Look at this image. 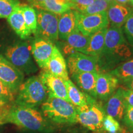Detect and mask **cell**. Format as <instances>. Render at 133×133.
Segmentation results:
<instances>
[{
	"instance_id": "ab89813d",
	"label": "cell",
	"mask_w": 133,
	"mask_h": 133,
	"mask_svg": "<svg viewBox=\"0 0 133 133\" xmlns=\"http://www.w3.org/2000/svg\"><path fill=\"white\" fill-rule=\"evenodd\" d=\"M129 3H130L131 6H133V0H129Z\"/></svg>"
},
{
	"instance_id": "7c38bea8",
	"label": "cell",
	"mask_w": 133,
	"mask_h": 133,
	"mask_svg": "<svg viewBox=\"0 0 133 133\" xmlns=\"http://www.w3.org/2000/svg\"><path fill=\"white\" fill-rule=\"evenodd\" d=\"M54 44L47 39L35 37L31 41V52L39 67L46 70Z\"/></svg>"
},
{
	"instance_id": "2e32d148",
	"label": "cell",
	"mask_w": 133,
	"mask_h": 133,
	"mask_svg": "<svg viewBox=\"0 0 133 133\" xmlns=\"http://www.w3.org/2000/svg\"><path fill=\"white\" fill-rule=\"evenodd\" d=\"M46 70L54 75L62 78L65 81L69 79L66 62L64 55L56 44L53 48Z\"/></svg>"
},
{
	"instance_id": "60d3db41",
	"label": "cell",
	"mask_w": 133,
	"mask_h": 133,
	"mask_svg": "<svg viewBox=\"0 0 133 133\" xmlns=\"http://www.w3.org/2000/svg\"><path fill=\"white\" fill-rule=\"evenodd\" d=\"M97 133H108V132H99V131H97Z\"/></svg>"
},
{
	"instance_id": "5bb4252c",
	"label": "cell",
	"mask_w": 133,
	"mask_h": 133,
	"mask_svg": "<svg viewBox=\"0 0 133 133\" xmlns=\"http://www.w3.org/2000/svg\"><path fill=\"white\" fill-rule=\"evenodd\" d=\"M89 38V36L83 35L77 29L60 43L61 49L65 56H67L75 52H82L87 47Z\"/></svg>"
},
{
	"instance_id": "6da1fadb",
	"label": "cell",
	"mask_w": 133,
	"mask_h": 133,
	"mask_svg": "<svg viewBox=\"0 0 133 133\" xmlns=\"http://www.w3.org/2000/svg\"><path fill=\"white\" fill-rule=\"evenodd\" d=\"M132 56L133 48L126 40L122 28H108L104 48L97 57L99 72H109Z\"/></svg>"
},
{
	"instance_id": "ac0fdd59",
	"label": "cell",
	"mask_w": 133,
	"mask_h": 133,
	"mask_svg": "<svg viewBox=\"0 0 133 133\" xmlns=\"http://www.w3.org/2000/svg\"><path fill=\"white\" fill-rule=\"evenodd\" d=\"M98 72H79L71 75V78L80 90L97 99L96 85Z\"/></svg>"
},
{
	"instance_id": "277c9868",
	"label": "cell",
	"mask_w": 133,
	"mask_h": 133,
	"mask_svg": "<svg viewBox=\"0 0 133 133\" xmlns=\"http://www.w3.org/2000/svg\"><path fill=\"white\" fill-rule=\"evenodd\" d=\"M48 94L38 76H32L24 80L15 95L17 105L38 109L48 98Z\"/></svg>"
},
{
	"instance_id": "4fadbf2b",
	"label": "cell",
	"mask_w": 133,
	"mask_h": 133,
	"mask_svg": "<svg viewBox=\"0 0 133 133\" xmlns=\"http://www.w3.org/2000/svg\"><path fill=\"white\" fill-rule=\"evenodd\" d=\"M118 78L109 72L98 73L96 85L97 99L106 102L119 87Z\"/></svg>"
},
{
	"instance_id": "8fae6325",
	"label": "cell",
	"mask_w": 133,
	"mask_h": 133,
	"mask_svg": "<svg viewBox=\"0 0 133 133\" xmlns=\"http://www.w3.org/2000/svg\"><path fill=\"white\" fill-rule=\"evenodd\" d=\"M38 76L45 86L48 96L61 98L69 102L65 80L51 74L46 70H43Z\"/></svg>"
},
{
	"instance_id": "d6986e66",
	"label": "cell",
	"mask_w": 133,
	"mask_h": 133,
	"mask_svg": "<svg viewBox=\"0 0 133 133\" xmlns=\"http://www.w3.org/2000/svg\"><path fill=\"white\" fill-rule=\"evenodd\" d=\"M77 29V11L70 9L60 16L58 23L59 39L64 41L73 31Z\"/></svg>"
},
{
	"instance_id": "d6a6232c",
	"label": "cell",
	"mask_w": 133,
	"mask_h": 133,
	"mask_svg": "<svg viewBox=\"0 0 133 133\" xmlns=\"http://www.w3.org/2000/svg\"><path fill=\"white\" fill-rule=\"evenodd\" d=\"M94 1V0H75L73 3L74 9L77 11L78 12H80L84 8L92 4Z\"/></svg>"
},
{
	"instance_id": "8992f818",
	"label": "cell",
	"mask_w": 133,
	"mask_h": 133,
	"mask_svg": "<svg viewBox=\"0 0 133 133\" xmlns=\"http://www.w3.org/2000/svg\"><path fill=\"white\" fill-rule=\"evenodd\" d=\"M77 120L89 130L97 132L102 129V123L105 116L104 107L97 101L80 107H76Z\"/></svg>"
},
{
	"instance_id": "7402d4cb",
	"label": "cell",
	"mask_w": 133,
	"mask_h": 133,
	"mask_svg": "<svg viewBox=\"0 0 133 133\" xmlns=\"http://www.w3.org/2000/svg\"><path fill=\"white\" fill-rule=\"evenodd\" d=\"M108 28L103 29L89 36L87 47L81 53L96 57H99L104 48L105 36Z\"/></svg>"
},
{
	"instance_id": "b9f144b4",
	"label": "cell",
	"mask_w": 133,
	"mask_h": 133,
	"mask_svg": "<svg viewBox=\"0 0 133 133\" xmlns=\"http://www.w3.org/2000/svg\"><path fill=\"white\" fill-rule=\"evenodd\" d=\"M132 133H133V131H132Z\"/></svg>"
},
{
	"instance_id": "3957f363",
	"label": "cell",
	"mask_w": 133,
	"mask_h": 133,
	"mask_svg": "<svg viewBox=\"0 0 133 133\" xmlns=\"http://www.w3.org/2000/svg\"><path fill=\"white\" fill-rule=\"evenodd\" d=\"M44 116L53 124H75L78 123L76 109L69 101L48 96L41 105Z\"/></svg>"
},
{
	"instance_id": "ffe728a7",
	"label": "cell",
	"mask_w": 133,
	"mask_h": 133,
	"mask_svg": "<svg viewBox=\"0 0 133 133\" xmlns=\"http://www.w3.org/2000/svg\"><path fill=\"white\" fill-rule=\"evenodd\" d=\"M66 84L69 102L75 107H83L96 101L94 98L80 90L70 79L66 81Z\"/></svg>"
},
{
	"instance_id": "4dcf8cb0",
	"label": "cell",
	"mask_w": 133,
	"mask_h": 133,
	"mask_svg": "<svg viewBox=\"0 0 133 133\" xmlns=\"http://www.w3.org/2000/svg\"><path fill=\"white\" fill-rule=\"evenodd\" d=\"M121 92L122 97L125 104L126 108L127 107H133V91L130 89H126L120 86Z\"/></svg>"
},
{
	"instance_id": "30bf717a",
	"label": "cell",
	"mask_w": 133,
	"mask_h": 133,
	"mask_svg": "<svg viewBox=\"0 0 133 133\" xmlns=\"http://www.w3.org/2000/svg\"><path fill=\"white\" fill-rule=\"evenodd\" d=\"M66 65L70 75L79 72H98L97 57L79 52L70 54L66 58Z\"/></svg>"
},
{
	"instance_id": "ba28073f",
	"label": "cell",
	"mask_w": 133,
	"mask_h": 133,
	"mask_svg": "<svg viewBox=\"0 0 133 133\" xmlns=\"http://www.w3.org/2000/svg\"><path fill=\"white\" fill-rule=\"evenodd\" d=\"M109 26L107 11L92 15H84L77 11V29L84 35L89 36Z\"/></svg>"
},
{
	"instance_id": "44dd1931",
	"label": "cell",
	"mask_w": 133,
	"mask_h": 133,
	"mask_svg": "<svg viewBox=\"0 0 133 133\" xmlns=\"http://www.w3.org/2000/svg\"><path fill=\"white\" fill-rule=\"evenodd\" d=\"M8 22L16 34L22 39H25L31 36V33L28 29L22 11L21 4L7 18Z\"/></svg>"
},
{
	"instance_id": "52a82bcc",
	"label": "cell",
	"mask_w": 133,
	"mask_h": 133,
	"mask_svg": "<svg viewBox=\"0 0 133 133\" xmlns=\"http://www.w3.org/2000/svg\"><path fill=\"white\" fill-rule=\"evenodd\" d=\"M37 14V30L35 37L47 39L56 44L59 40L58 23L61 15L41 9H36Z\"/></svg>"
},
{
	"instance_id": "f35d334b",
	"label": "cell",
	"mask_w": 133,
	"mask_h": 133,
	"mask_svg": "<svg viewBox=\"0 0 133 133\" xmlns=\"http://www.w3.org/2000/svg\"><path fill=\"white\" fill-rule=\"evenodd\" d=\"M68 1H69V2L70 3H71V4H73V3H74V1H75V0H68Z\"/></svg>"
},
{
	"instance_id": "d4e9b609",
	"label": "cell",
	"mask_w": 133,
	"mask_h": 133,
	"mask_svg": "<svg viewBox=\"0 0 133 133\" xmlns=\"http://www.w3.org/2000/svg\"><path fill=\"white\" fill-rule=\"evenodd\" d=\"M25 24L31 34L35 35L37 30V14L34 8L29 5H21Z\"/></svg>"
},
{
	"instance_id": "8d00e7d4",
	"label": "cell",
	"mask_w": 133,
	"mask_h": 133,
	"mask_svg": "<svg viewBox=\"0 0 133 133\" xmlns=\"http://www.w3.org/2000/svg\"><path fill=\"white\" fill-rule=\"evenodd\" d=\"M115 1L116 3L122 4H126V3L129 2V0H115Z\"/></svg>"
},
{
	"instance_id": "9a60e30c",
	"label": "cell",
	"mask_w": 133,
	"mask_h": 133,
	"mask_svg": "<svg viewBox=\"0 0 133 133\" xmlns=\"http://www.w3.org/2000/svg\"><path fill=\"white\" fill-rule=\"evenodd\" d=\"M107 12L110 26L121 28L133 14V8L115 2L110 5Z\"/></svg>"
},
{
	"instance_id": "5b68a950",
	"label": "cell",
	"mask_w": 133,
	"mask_h": 133,
	"mask_svg": "<svg viewBox=\"0 0 133 133\" xmlns=\"http://www.w3.org/2000/svg\"><path fill=\"white\" fill-rule=\"evenodd\" d=\"M3 56L24 75H30L38 71L33 61L30 44L27 41H18L6 47Z\"/></svg>"
},
{
	"instance_id": "1f68e13d",
	"label": "cell",
	"mask_w": 133,
	"mask_h": 133,
	"mask_svg": "<svg viewBox=\"0 0 133 133\" xmlns=\"http://www.w3.org/2000/svg\"><path fill=\"white\" fill-rule=\"evenodd\" d=\"M123 121L131 132L133 131V107H127Z\"/></svg>"
},
{
	"instance_id": "e0dca14e",
	"label": "cell",
	"mask_w": 133,
	"mask_h": 133,
	"mask_svg": "<svg viewBox=\"0 0 133 133\" xmlns=\"http://www.w3.org/2000/svg\"><path fill=\"white\" fill-rule=\"evenodd\" d=\"M104 109L106 115L112 116L118 121L122 120L126 112V106L121 95L120 88H118L106 101Z\"/></svg>"
},
{
	"instance_id": "83f0119b",
	"label": "cell",
	"mask_w": 133,
	"mask_h": 133,
	"mask_svg": "<svg viewBox=\"0 0 133 133\" xmlns=\"http://www.w3.org/2000/svg\"><path fill=\"white\" fill-rule=\"evenodd\" d=\"M21 5L19 0H0V18H7Z\"/></svg>"
},
{
	"instance_id": "7a4b0ae2",
	"label": "cell",
	"mask_w": 133,
	"mask_h": 133,
	"mask_svg": "<svg viewBox=\"0 0 133 133\" xmlns=\"http://www.w3.org/2000/svg\"><path fill=\"white\" fill-rule=\"evenodd\" d=\"M7 123L41 133H52L55 131L54 124L46 118L38 109L12 105L9 110Z\"/></svg>"
},
{
	"instance_id": "4316f807",
	"label": "cell",
	"mask_w": 133,
	"mask_h": 133,
	"mask_svg": "<svg viewBox=\"0 0 133 133\" xmlns=\"http://www.w3.org/2000/svg\"><path fill=\"white\" fill-rule=\"evenodd\" d=\"M110 5L105 0H94L92 4L79 12L84 15H92L107 11Z\"/></svg>"
},
{
	"instance_id": "cb8c5ba5",
	"label": "cell",
	"mask_w": 133,
	"mask_h": 133,
	"mask_svg": "<svg viewBox=\"0 0 133 133\" xmlns=\"http://www.w3.org/2000/svg\"><path fill=\"white\" fill-rule=\"evenodd\" d=\"M109 73L117 78L119 83L132 79L133 57L119 65Z\"/></svg>"
},
{
	"instance_id": "9c48e42d",
	"label": "cell",
	"mask_w": 133,
	"mask_h": 133,
	"mask_svg": "<svg viewBox=\"0 0 133 133\" xmlns=\"http://www.w3.org/2000/svg\"><path fill=\"white\" fill-rule=\"evenodd\" d=\"M24 78L25 75L0 53V80L15 95Z\"/></svg>"
},
{
	"instance_id": "836d02e7",
	"label": "cell",
	"mask_w": 133,
	"mask_h": 133,
	"mask_svg": "<svg viewBox=\"0 0 133 133\" xmlns=\"http://www.w3.org/2000/svg\"><path fill=\"white\" fill-rule=\"evenodd\" d=\"M10 107H0V126L7 124V116Z\"/></svg>"
},
{
	"instance_id": "e575fe53",
	"label": "cell",
	"mask_w": 133,
	"mask_h": 133,
	"mask_svg": "<svg viewBox=\"0 0 133 133\" xmlns=\"http://www.w3.org/2000/svg\"><path fill=\"white\" fill-rule=\"evenodd\" d=\"M120 83L122 84V86L123 88L133 91V78Z\"/></svg>"
},
{
	"instance_id": "f546056e",
	"label": "cell",
	"mask_w": 133,
	"mask_h": 133,
	"mask_svg": "<svg viewBox=\"0 0 133 133\" xmlns=\"http://www.w3.org/2000/svg\"><path fill=\"white\" fill-rule=\"evenodd\" d=\"M122 29L126 40L133 48V14L123 25Z\"/></svg>"
},
{
	"instance_id": "603a6c76",
	"label": "cell",
	"mask_w": 133,
	"mask_h": 133,
	"mask_svg": "<svg viewBox=\"0 0 133 133\" xmlns=\"http://www.w3.org/2000/svg\"><path fill=\"white\" fill-rule=\"evenodd\" d=\"M35 8L61 15L70 9H74V4L68 0H44Z\"/></svg>"
},
{
	"instance_id": "f1b7e54d",
	"label": "cell",
	"mask_w": 133,
	"mask_h": 133,
	"mask_svg": "<svg viewBox=\"0 0 133 133\" xmlns=\"http://www.w3.org/2000/svg\"><path fill=\"white\" fill-rule=\"evenodd\" d=\"M102 129L108 133H119L121 126L118 121L112 116L105 115L103 121Z\"/></svg>"
},
{
	"instance_id": "d590c367",
	"label": "cell",
	"mask_w": 133,
	"mask_h": 133,
	"mask_svg": "<svg viewBox=\"0 0 133 133\" xmlns=\"http://www.w3.org/2000/svg\"><path fill=\"white\" fill-rule=\"evenodd\" d=\"M25 1L30 4V6L33 8H36L39 4L43 2L44 0H25Z\"/></svg>"
},
{
	"instance_id": "484cf974",
	"label": "cell",
	"mask_w": 133,
	"mask_h": 133,
	"mask_svg": "<svg viewBox=\"0 0 133 133\" xmlns=\"http://www.w3.org/2000/svg\"><path fill=\"white\" fill-rule=\"evenodd\" d=\"M14 100L15 94L0 80V107H11Z\"/></svg>"
},
{
	"instance_id": "74e56055",
	"label": "cell",
	"mask_w": 133,
	"mask_h": 133,
	"mask_svg": "<svg viewBox=\"0 0 133 133\" xmlns=\"http://www.w3.org/2000/svg\"><path fill=\"white\" fill-rule=\"evenodd\" d=\"M105 1H107L108 3H109L110 4L115 2V0H105Z\"/></svg>"
}]
</instances>
